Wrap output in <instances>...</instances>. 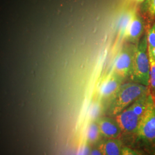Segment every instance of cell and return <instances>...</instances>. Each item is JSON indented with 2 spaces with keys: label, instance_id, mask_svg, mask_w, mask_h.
I'll return each instance as SVG.
<instances>
[{
  "label": "cell",
  "instance_id": "obj_6",
  "mask_svg": "<svg viewBox=\"0 0 155 155\" xmlns=\"http://www.w3.org/2000/svg\"><path fill=\"white\" fill-rule=\"evenodd\" d=\"M124 78L111 71L101 83L98 91V99L102 102L110 100L122 84Z\"/></svg>",
  "mask_w": 155,
  "mask_h": 155
},
{
  "label": "cell",
  "instance_id": "obj_20",
  "mask_svg": "<svg viewBox=\"0 0 155 155\" xmlns=\"http://www.w3.org/2000/svg\"><path fill=\"white\" fill-rule=\"evenodd\" d=\"M148 54L151 56L155 61V48H153L152 50H150V51L148 50Z\"/></svg>",
  "mask_w": 155,
  "mask_h": 155
},
{
  "label": "cell",
  "instance_id": "obj_19",
  "mask_svg": "<svg viewBox=\"0 0 155 155\" xmlns=\"http://www.w3.org/2000/svg\"><path fill=\"white\" fill-rule=\"evenodd\" d=\"M90 155H102V153L101 152V150L99 149L98 147L95 148H94V149H92V150H91Z\"/></svg>",
  "mask_w": 155,
  "mask_h": 155
},
{
  "label": "cell",
  "instance_id": "obj_16",
  "mask_svg": "<svg viewBox=\"0 0 155 155\" xmlns=\"http://www.w3.org/2000/svg\"><path fill=\"white\" fill-rule=\"evenodd\" d=\"M142 154L139 150L132 149L127 147H123L122 148V155H138Z\"/></svg>",
  "mask_w": 155,
  "mask_h": 155
},
{
  "label": "cell",
  "instance_id": "obj_3",
  "mask_svg": "<svg viewBox=\"0 0 155 155\" xmlns=\"http://www.w3.org/2000/svg\"><path fill=\"white\" fill-rule=\"evenodd\" d=\"M150 72V62L147 35L141 38L137 45L133 71L130 77L132 82L149 86Z\"/></svg>",
  "mask_w": 155,
  "mask_h": 155
},
{
  "label": "cell",
  "instance_id": "obj_21",
  "mask_svg": "<svg viewBox=\"0 0 155 155\" xmlns=\"http://www.w3.org/2000/svg\"><path fill=\"white\" fill-rule=\"evenodd\" d=\"M136 1H138L139 2H143L145 0H136Z\"/></svg>",
  "mask_w": 155,
  "mask_h": 155
},
{
  "label": "cell",
  "instance_id": "obj_18",
  "mask_svg": "<svg viewBox=\"0 0 155 155\" xmlns=\"http://www.w3.org/2000/svg\"><path fill=\"white\" fill-rule=\"evenodd\" d=\"M148 2L150 11L155 16V0H149Z\"/></svg>",
  "mask_w": 155,
  "mask_h": 155
},
{
  "label": "cell",
  "instance_id": "obj_1",
  "mask_svg": "<svg viewBox=\"0 0 155 155\" xmlns=\"http://www.w3.org/2000/svg\"><path fill=\"white\" fill-rule=\"evenodd\" d=\"M134 143L140 152L155 155V95L150 91L148 105L141 117Z\"/></svg>",
  "mask_w": 155,
  "mask_h": 155
},
{
  "label": "cell",
  "instance_id": "obj_17",
  "mask_svg": "<svg viewBox=\"0 0 155 155\" xmlns=\"http://www.w3.org/2000/svg\"><path fill=\"white\" fill-rule=\"evenodd\" d=\"M91 148L90 147V144L87 142L86 144H83L81 147L78 152V154L81 155H90L91 152Z\"/></svg>",
  "mask_w": 155,
  "mask_h": 155
},
{
  "label": "cell",
  "instance_id": "obj_22",
  "mask_svg": "<svg viewBox=\"0 0 155 155\" xmlns=\"http://www.w3.org/2000/svg\"><path fill=\"white\" fill-rule=\"evenodd\" d=\"M153 27H154V28H155V25H153Z\"/></svg>",
  "mask_w": 155,
  "mask_h": 155
},
{
  "label": "cell",
  "instance_id": "obj_8",
  "mask_svg": "<svg viewBox=\"0 0 155 155\" xmlns=\"http://www.w3.org/2000/svg\"><path fill=\"white\" fill-rule=\"evenodd\" d=\"M143 31L144 26L142 20L139 16L136 15L127 29L125 38L133 44H138Z\"/></svg>",
  "mask_w": 155,
  "mask_h": 155
},
{
  "label": "cell",
  "instance_id": "obj_5",
  "mask_svg": "<svg viewBox=\"0 0 155 155\" xmlns=\"http://www.w3.org/2000/svg\"><path fill=\"white\" fill-rule=\"evenodd\" d=\"M114 117L121 129L122 135L125 134L126 136L135 139L139 129L141 117L134 113L130 106L127 107Z\"/></svg>",
  "mask_w": 155,
  "mask_h": 155
},
{
  "label": "cell",
  "instance_id": "obj_11",
  "mask_svg": "<svg viewBox=\"0 0 155 155\" xmlns=\"http://www.w3.org/2000/svg\"><path fill=\"white\" fill-rule=\"evenodd\" d=\"M150 94V90L148 89L145 93L141 95L139 98H137L130 106L134 113L140 117L143 116L147 108L149 102Z\"/></svg>",
  "mask_w": 155,
  "mask_h": 155
},
{
  "label": "cell",
  "instance_id": "obj_4",
  "mask_svg": "<svg viewBox=\"0 0 155 155\" xmlns=\"http://www.w3.org/2000/svg\"><path fill=\"white\" fill-rule=\"evenodd\" d=\"M137 45L133 43L125 45L114 61L113 71L124 79L132 74Z\"/></svg>",
  "mask_w": 155,
  "mask_h": 155
},
{
  "label": "cell",
  "instance_id": "obj_9",
  "mask_svg": "<svg viewBox=\"0 0 155 155\" xmlns=\"http://www.w3.org/2000/svg\"><path fill=\"white\" fill-rule=\"evenodd\" d=\"M123 147L122 141L120 139H106L98 146L104 155H122Z\"/></svg>",
  "mask_w": 155,
  "mask_h": 155
},
{
  "label": "cell",
  "instance_id": "obj_15",
  "mask_svg": "<svg viewBox=\"0 0 155 155\" xmlns=\"http://www.w3.org/2000/svg\"><path fill=\"white\" fill-rule=\"evenodd\" d=\"M148 50L150 51L155 48V29L153 26L147 33Z\"/></svg>",
  "mask_w": 155,
  "mask_h": 155
},
{
  "label": "cell",
  "instance_id": "obj_23",
  "mask_svg": "<svg viewBox=\"0 0 155 155\" xmlns=\"http://www.w3.org/2000/svg\"></svg>",
  "mask_w": 155,
  "mask_h": 155
},
{
  "label": "cell",
  "instance_id": "obj_10",
  "mask_svg": "<svg viewBox=\"0 0 155 155\" xmlns=\"http://www.w3.org/2000/svg\"><path fill=\"white\" fill-rule=\"evenodd\" d=\"M136 15L134 10H130L124 13L119 17L117 22V30L121 38H125L127 29Z\"/></svg>",
  "mask_w": 155,
  "mask_h": 155
},
{
  "label": "cell",
  "instance_id": "obj_14",
  "mask_svg": "<svg viewBox=\"0 0 155 155\" xmlns=\"http://www.w3.org/2000/svg\"><path fill=\"white\" fill-rule=\"evenodd\" d=\"M150 62V84L149 89L152 94L155 93V61L148 54Z\"/></svg>",
  "mask_w": 155,
  "mask_h": 155
},
{
  "label": "cell",
  "instance_id": "obj_12",
  "mask_svg": "<svg viewBox=\"0 0 155 155\" xmlns=\"http://www.w3.org/2000/svg\"><path fill=\"white\" fill-rule=\"evenodd\" d=\"M102 137L98 125L96 121H91L87 129L86 139L87 142L90 145L94 144L99 142Z\"/></svg>",
  "mask_w": 155,
  "mask_h": 155
},
{
  "label": "cell",
  "instance_id": "obj_2",
  "mask_svg": "<svg viewBox=\"0 0 155 155\" xmlns=\"http://www.w3.org/2000/svg\"><path fill=\"white\" fill-rule=\"evenodd\" d=\"M148 89V86L134 82L122 84L109 100V114L110 116H116L131 105Z\"/></svg>",
  "mask_w": 155,
  "mask_h": 155
},
{
  "label": "cell",
  "instance_id": "obj_13",
  "mask_svg": "<svg viewBox=\"0 0 155 155\" xmlns=\"http://www.w3.org/2000/svg\"><path fill=\"white\" fill-rule=\"evenodd\" d=\"M102 108V102L99 99L92 102L89 111V118L91 121H95L101 117Z\"/></svg>",
  "mask_w": 155,
  "mask_h": 155
},
{
  "label": "cell",
  "instance_id": "obj_7",
  "mask_svg": "<svg viewBox=\"0 0 155 155\" xmlns=\"http://www.w3.org/2000/svg\"><path fill=\"white\" fill-rule=\"evenodd\" d=\"M95 121L98 125L102 137L105 139H120L122 137L121 129L115 119L107 117H101Z\"/></svg>",
  "mask_w": 155,
  "mask_h": 155
}]
</instances>
